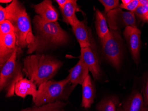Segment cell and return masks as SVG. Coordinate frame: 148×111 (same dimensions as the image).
I'll list each match as a JSON object with an SVG mask.
<instances>
[{
    "label": "cell",
    "instance_id": "cell-5",
    "mask_svg": "<svg viewBox=\"0 0 148 111\" xmlns=\"http://www.w3.org/2000/svg\"><path fill=\"white\" fill-rule=\"evenodd\" d=\"M16 50L6 63L1 68L0 90L5 92L6 97H11L14 94L16 83L24 78L22 66L17 61Z\"/></svg>",
    "mask_w": 148,
    "mask_h": 111
},
{
    "label": "cell",
    "instance_id": "cell-33",
    "mask_svg": "<svg viewBox=\"0 0 148 111\" xmlns=\"http://www.w3.org/2000/svg\"><path fill=\"white\" fill-rule=\"evenodd\" d=\"M63 111V110H61V111Z\"/></svg>",
    "mask_w": 148,
    "mask_h": 111
},
{
    "label": "cell",
    "instance_id": "cell-16",
    "mask_svg": "<svg viewBox=\"0 0 148 111\" xmlns=\"http://www.w3.org/2000/svg\"><path fill=\"white\" fill-rule=\"evenodd\" d=\"M82 85L83 96L81 105L85 108H89L94 102L95 95V86L89 75L87 76Z\"/></svg>",
    "mask_w": 148,
    "mask_h": 111
},
{
    "label": "cell",
    "instance_id": "cell-3",
    "mask_svg": "<svg viewBox=\"0 0 148 111\" xmlns=\"http://www.w3.org/2000/svg\"><path fill=\"white\" fill-rule=\"evenodd\" d=\"M6 20L12 24L16 38V45L21 48H28L35 40L30 19L24 6L16 0L5 7Z\"/></svg>",
    "mask_w": 148,
    "mask_h": 111
},
{
    "label": "cell",
    "instance_id": "cell-25",
    "mask_svg": "<svg viewBox=\"0 0 148 111\" xmlns=\"http://www.w3.org/2000/svg\"><path fill=\"white\" fill-rule=\"evenodd\" d=\"M7 12L5 8L0 6V23L6 20Z\"/></svg>",
    "mask_w": 148,
    "mask_h": 111
},
{
    "label": "cell",
    "instance_id": "cell-1",
    "mask_svg": "<svg viewBox=\"0 0 148 111\" xmlns=\"http://www.w3.org/2000/svg\"><path fill=\"white\" fill-rule=\"evenodd\" d=\"M32 23L35 40L33 43L27 48L28 54L41 52L68 43L69 35L57 21L46 22L37 15L33 18Z\"/></svg>",
    "mask_w": 148,
    "mask_h": 111
},
{
    "label": "cell",
    "instance_id": "cell-18",
    "mask_svg": "<svg viewBox=\"0 0 148 111\" xmlns=\"http://www.w3.org/2000/svg\"><path fill=\"white\" fill-rule=\"evenodd\" d=\"M95 26L96 32L100 39L104 37L109 32L105 16L99 10L95 11Z\"/></svg>",
    "mask_w": 148,
    "mask_h": 111
},
{
    "label": "cell",
    "instance_id": "cell-28",
    "mask_svg": "<svg viewBox=\"0 0 148 111\" xmlns=\"http://www.w3.org/2000/svg\"><path fill=\"white\" fill-rule=\"evenodd\" d=\"M140 5L141 6H148V0H139Z\"/></svg>",
    "mask_w": 148,
    "mask_h": 111
},
{
    "label": "cell",
    "instance_id": "cell-10",
    "mask_svg": "<svg viewBox=\"0 0 148 111\" xmlns=\"http://www.w3.org/2000/svg\"><path fill=\"white\" fill-rule=\"evenodd\" d=\"M17 50L20 51V48L16 45L14 32L0 36V67H2Z\"/></svg>",
    "mask_w": 148,
    "mask_h": 111
},
{
    "label": "cell",
    "instance_id": "cell-2",
    "mask_svg": "<svg viewBox=\"0 0 148 111\" xmlns=\"http://www.w3.org/2000/svg\"><path fill=\"white\" fill-rule=\"evenodd\" d=\"M62 66L61 61L50 55H29L24 59L22 71L38 87L54 77Z\"/></svg>",
    "mask_w": 148,
    "mask_h": 111
},
{
    "label": "cell",
    "instance_id": "cell-6",
    "mask_svg": "<svg viewBox=\"0 0 148 111\" xmlns=\"http://www.w3.org/2000/svg\"><path fill=\"white\" fill-rule=\"evenodd\" d=\"M103 53L114 67L119 69L123 57V43L119 31L110 29L109 32L101 39Z\"/></svg>",
    "mask_w": 148,
    "mask_h": 111
},
{
    "label": "cell",
    "instance_id": "cell-14",
    "mask_svg": "<svg viewBox=\"0 0 148 111\" xmlns=\"http://www.w3.org/2000/svg\"><path fill=\"white\" fill-rule=\"evenodd\" d=\"M37 86L35 83L29 79L23 78L16 83L15 87V94L18 97L25 99L28 95L32 96V101L37 96Z\"/></svg>",
    "mask_w": 148,
    "mask_h": 111
},
{
    "label": "cell",
    "instance_id": "cell-19",
    "mask_svg": "<svg viewBox=\"0 0 148 111\" xmlns=\"http://www.w3.org/2000/svg\"><path fill=\"white\" fill-rule=\"evenodd\" d=\"M66 103L62 101L48 103L40 106H35L22 109L21 111H60Z\"/></svg>",
    "mask_w": 148,
    "mask_h": 111
},
{
    "label": "cell",
    "instance_id": "cell-12",
    "mask_svg": "<svg viewBox=\"0 0 148 111\" xmlns=\"http://www.w3.org/2000/svg\"><path fill=\"white\" fill-rule=\"evenodd\" d=\"M32 7L37 15L44 21L53 22L58 20V12L51 0H44L39 4L32 5Z\"/></svg>",
    "mask_w": 148,
    "mask_h": 111
},
{
    "label": "cell",
    "instance_id": "cell-4",
    "mask_svg": "<svg viewBox=\"0 0 148 111\" xmlns=\"http://www.w3.org/2000/svg\"><path fill=\"white\" fill-rule=\"evenodd\" d=\"M75 86L71 84L69 77L60 81L49 80L38 87L37 96L33 100L35 106H40L61 100H66Z\"/></svg>",
    "mask_w": 148,
    "mask_h": 111
},
{
    "label": "cell",
    "instance_id": "cell-7",
    "mask_svg": "<svg viewBox=\"0 0 148 111\" xmlns=\"http://www.w3.org/2000/svg\"><path fill=\"white\" fill-rule=\"evenodd\" d=\"M105 16L110 30L119 31L127 26L137 27L134 12L123 11L121 8H117L106 12Z\"/></svg>",
    "mask_w": 148,
    "mask_h": 111
},
{
    "label": "cell",
    "instance_id": "cell-24",
    "mask_svg": "<svg viewBox=\"0 0 148 111\" xmlns=\"http://www.w3.org/2000/svg\"><path fill=\"white\" fill-rule=\"evenodd\" d=\"M139 0H131V2L127 5H123L121 4L119 6L121 9H124L134 12L139 6Z\"/></svg>",
    "mask_w": 148,
    "mask_h": 111
},
{
    "label": "cell",
    "instance_id": "cell-8",
    "mask_svg": "<svg viewBox=\"0 0 148 111\" xmlns=\"http://www.w3.org/2000/svg\"><path fill=\"white\" fill-rule=\"evenodd\" d=\"M74 32L81 48L90 47L92 50L97 53V48L93 36L90 28L87 26L86 19L79 22L72 27Z\"/></svg>",
    "mask_w": 148,
    "mask_h": 111
},
{
    "label": "cell",
    "instance_id": "cell-9",
    "mask_svg": "<svg viewBox=\"0 0 148 111\" xmlns=\"http://www.w3.org/2000/svg\"><path fill=\"white\" fill-rule=\"evenodd\" d=\"M123 35L128 45L132 58L138 65L140 60L141 32L137 27L127 26L124 31Z\"/></svg>",
    "mask_w": 148,
    "mask_h": 111
},
{
    "label": "cell",
    "instance_id": "cell-20",
    "mask_svg": "<svg viewBox=\"0 0 148 111\" xmlns=\"http://www.w3.org/2000/svg\"><path fill=\"white\" fill-rule=\"evenodd\" d=\"M118 100L115 97H110L101 101L96 108L98 111H116Z\"/></svg>",
    "mask_w": 148,
    "mask_h": 111
},
{
    "label": "cell",
    "instance_id": "cell-15",
    "mask_svg": "<svg viewBox=\"0 0 148 111\" xmlns=\"http://www.w3.org/2000/svg\"><path fill=\"white\" fill-rule=\"evenodd\" d=\"M63 17L64 22L70 25L71 27L76 25L79 21L76 15V12L79 11L80 8L75 0H69L63 8L60 9Z\"/></svg>",
    "mask_w": 148,
    "mask_h": 111
},
{
    "label": "cell",
    "instance_id": "cell-11",
    "mask_svg": "<svg viewBox=\"0 0 148 111\" xmlns=\"http://www.w3.org/2000/svg\"><path fill=\"white\" fill-rule=\"evenodd\" d=\"M80 58H82L88 68L95 80H98L101 74L100 65L98 54L90 48H81Z\"/></svg>",
    "mask_w": 148,
    "mask_h": 111
},
{
    "label": "cell",
    "instance_id": "cell-21",
    "mask_svg": "<svg viewBox=\"0 0 148 111\" xmlns=\"http://www.w3.org/2000/svg\"><path fill=\"white\" fill-rule=\"evenodd\" d=\"M134 13L139 19L143 22H147V16L148 13V6L139 5Z\"/></svg>",
    "mask_w": 148,
    "mask_h": 111
},
{
    "label": "cell",
    "instance_id": "cell-32",
    "mask_svg": "<svg viewBox=\"0 0 148 111\" xmlns=\"http://www.w3.org/2000/svg\"><path fill=\"white\" fill-rule=\"evenodd\" d=\"M147 22H148V16H147Z\"/></svg>",
    "mask_w": 148,
    "mask_h": 111
},
{
    "label": "cell",
    "instance_id": "cell-30",
    "mask_svg": "<svg viewBox=\"0 0 148 111\" xmlns=\"http://www.w3.org/2000/svg\"><path fill=\"white\" fill-rule=\"evenodd\" d=\"M12 1V0H1L0 1V2L2 3H10V2L11 3Z\"/></svg>",
    "mask_w": 148,
    "mask_h": 111
},
{
    "label": "cell",
    "instance_id": "cell-26",
    "mask_svg": "<svg viewBox=\"0 0 148 111\" xmlns=\"http://www.w3.org/2000/svg\"><path fill=\"white\" fill-rule=\"evenodd\" d=\"M144 100L146 105L148 106V78L144 90Z\"/></svg>",
    "mask_w": 148,
    "mask_h": 111
},
{
    "label": "cell",
    "instance_id": "cell-17",
    "mask_svg": "<svg viewBox=\"0 0 148 111\" xmlns=\"http://www.w3.org/2000/svg\"><path fill=\"white\" fill-rule=\"evenodd\" d=\"M123 111H148V106L146 105L142 94L135 92L132 93L123 109Z\"/></svg>",
    "mask_w": 148,
    "mask_h": 111
},
{
    "label": "cell",
    "instance_id": "cell-29",
    "mask_svg": "<svg viewBox=\"0 0 148 111\" xmlns=\"http://www.w3.org/2000/svg\"><path fill=\"white\" fill-rule=\"evenodd\" d=\"M131 0H122V4L123 5H127L131 2Z\"/></svg>",
    "mask_w": 148,
    "mask_h": 111
},
{
    "label": "cell",
    "instance_id": "cell-13",
    "mask_svg": "<svg viewBox=\"0 0 148 111\" xmlns=\"http://www.w3.org/2000/svg\"><path fill=\"white\" fill-rule=\"evenodd\" d=\"M88 68L82 58L79 60L74 67L69 70V77L71 83L76 86L78 84L82 85L87 76L89 75Z\"/></svg>",
    "mask_w": 148,
    "mask_h": 111
},
{
    "label": "cell",
    "instance_id": "cell-22",
    "mask_svg": "<svg viewBox=\"0 0 148 111\" xmlns=\"http://www.w3.org/2000/svg\"><path fill=\"white\" fill-rule=\"evenodd\" d=\"M12 32H14V28L9 21L6 20L0 23V36H3Z\"/></svg>",
    "mask_w": 148,
    "mask_h": 111
},
{
    "label": "cell",
    "instance_id": "cell-27",
    "mask_svg": "<svg viewBox=\"0 0 148 111\" xmlns=\"http://www.w3.org/2000/svg\"><path fill=\"white\" fill-rule=\"evenodd\" d=\"M69 0H56V2L58 4L59 8H63L66 4L69 2Z\"/></svg>",
    "mask_w": 148,
    "mask_h": 111
},
{
    "label": "cell",
    "instance_id": "cell-23",
    "mask_svg": "<svg viewBox=\"0 0 148 111\" xmlns=\"http://www.w3.org/2000/svg\"><path fill=\"white\" fill-rule=\"evenodd\" d=\"M99 1L104 7L105 11L106 13L110 11L117 9L119 6L118 0H99Z\"/></svg>",
    "mask_w": 148,
    "mask_h": 111
},
{
    "label": "cell",
    "instance_id": "cell-31",
    "mask_svg": "<svg viewBox=\"0 0 148 111\" xmlns=\"http://www.w3.org/2000/svg\"><path fill=\"white\" fill-rule=\"evenodd\" d=\"M118 111H123V109H119L118 110Z\"/></svg>",
    "mask_w": 148,
    "mask_h": 111
}]
</instances>
